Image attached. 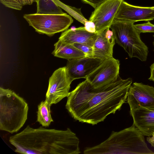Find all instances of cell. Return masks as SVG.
I'll list each match as a JSON object with an SVG mask.
<instances>
[{
  "mask_svg": "<svg viewBox=\"0 0 154 154\" xmlns=\"http://www.w3.org/2000/svg\"><path fill=\"white\" fill-rule=\"evenodd\" d=\"M132 82L131 78L115 81L95 88L85 79L69 92L66 108L75 119L97 124L114 114L126 101Z\"/></svg>",
  "mask_w": 154,
  "mask_h": 154,
  "instance_id": "obj_1",
  "label": "cell"
},
{
  "mask_svg": "<svg viewBox=\"0 0 154 154\" xmlns=\"http://www.w3.org/2000/svg\"><path fill=\"white\" fill-rule=\"evenodd\" d=\"M15 152L25 154H78L79 141L69 128L64 130L36 128L28 125L22 131L10 137Z\"/></svg>",
  "mask_w": 154,
  "mask_h": 154,
  "instance_id": "obj_2",
  "label": "cell"
},
{
  "mask_svg": "<svg viewBox=\"0 0 154 154\" xmlns=\"http://www.w3.org/2000/svg\"><path fill=\"white\" fill-rule=\"evenodd\" d=\"M85 154H154L148 147L144 135L133 124L118 132L112 131L106 140L86 148Z\"/></svg>",
  "mask_w": 154,
  "mask_h": 154,
  "instance_id": "obj_3",
  "label": "cell"
},
{
  "mask_svg": "<svg viewBox=\"0 0 154 154\" xmlns=\"http://www.w3.org/2000/svg\"><path fill=\"white\" fill-rule=\"evenodd\" d=\"M29 107L25 100L8 89L0 88V129L11 134L23 126Z\"/></svg>",
  "mask_w": 154,
  "mask_h": 154,
  "instance_id": "obj_4",
  "label": "cell"
},
{
  "mask_svg": "<svg viewBox=\"0 0 154 154\" xmlns=\"http://www.w3.org/2000/svg\"><path fill=\"white\" fill-rule=\"evenodd\" d=\"M134 23L115 19L110 28L116 43L124 49L130 58L136 57L145 61L149 52L148 48L141 40L140 34L135 29Z\"/></svg>",
  "mask_w": 154,
  "mask_h": 154,
  "instance_id": "obj_5",
  "label": "cell"
},
{
  "mask_svg": "<svg viewBox=\"0 0 154 154\" xmlns=\"http://www.w3.org/2000/svg\"><path fill=\"white\" fill-rule=\"evenodd\" d=\"M23 17L37 32L50 36L66 30L73 21L72 17L66 13L61 14H25Z\"/></svg>",
  "mask_w": 154,
  "mask_h": 154,
  "instance_id": "obj_6",
  "label": "cell"
},
{
  "mask_svg": "<svg viewBox=\"0 0 154 154\" xmlns=\"http://www.w3.org/2000/svg\"><path fill=\"white\" fill-rule=\"evenodd\" d=\"M72 81L66 66L57 69L49 78L45 100L51 105L67 97Z\"/></svg>",
  "mask_w": 154,
  "mask_h": 154,
  "instance_id": "obj_7",
  "label": "cell"
},
{
  "mask_svg": "<svg viewBox=\"0 0 154 154\" xmlns=\"http://www.w3.org/2000/svg\"><path fill=\"white\" fill-rule=\"evenodd\" d=\"M120 64L119 60L113 57L104 60L86 79L95 88L113 82L119 76Z\"/></svg>",
  "mask_w": 154,
  "mask_h": 154,
  "instance_id": "obj_8",
  "label": "cell"
},
{
  "mask_svg": "<svg viewBox=\"0 0 154 154\" xmlns=\"http://www.w3.org/2000/svg\"><path fill=\"white\" fill-rule=\"evenodd\" d=\"M124 0H106L95 8L89 20L95 24L97 33L109 28L115 19L120 5Z\"/></svg>",
  "mask_w": 154,
  "mask_h": 154,
  "instance_id": "obj_9",
  "label": "cell"
},
{
  "mask_svg": "<svg viewBox=\"0 0 154 154\" xmlns=\"http://www.w3.org/2000/svg\"><path fill=\"white\" fill-rule=\"evenodd\" d=\"M127 100L130 109L139 107H154V87L134 82L130 87Z\"/></svg>",
  "mask_w": 154,
  "mask_h": 154,
  "instance_id": "obj_10",
  "label": "cell"
},
{
  "mask_svg": "<svg viewBox=\"0 0 154 154\" xmlns=\"http://www.w3.org/2000/svg\"><path fill=\"white\" fill-rule=\"evenodd\" d=\"M103 61L96 58L85 57L68 60L66 67L69 76L73 81L86 79Z\"/></svg>",
  "mask_w": 154,
  "mask_h": 154,
  "instance_id": "obj_11",
  "label": "cell"
},
{
  "mask_svg": "<svg viewBox=\"0 0 154 154\" xmlns=\"http://www.w3.org/2000/svg\"><path fill=\"white\" fill-rule=\"evenodd\" d=\"M115 19L134 22L154 19V6L143 7L133 5L126 2H121Z\"/></svg>",
  "mask_w": 154,
  "mask_h": 154,
  "instance_id": "obj_12",
  "label": "cell"
},
{
  "mask_svg": "<svg viewBox=\"0 0 154 154\" xmlns=\"http://www.w3.org/2000/svg\"><path fill=\"white\" fill-rule=\"evenodd\" d=\"M115 44L113 33L109 28L97 33L93 46V58L103 61L112 57L113 49Z\"/></svg>",
  "mask_w": 154,
  "mask_h": 154,
  "instance_id": "obj_13",
  "label": "cell"
},
{
  "mask_svg": "<svg viewBox=\"0 0 154 154\" xmlns=\"http://www.w3.org/2000/svg\"><path fill=\"white\" fill-rule=\"evenodd\" d=\"M134 125L144 136H152L154 131V107H139L130 110Z\"/></svg>",
  "mask_w": 154,
  "mask_h": 154,
  "instance_id": "obj_14",
  "label": "cell"
},
{
  "mask_svg": "<svg viewBox=\"0 0 154 154\" xmlns=\"http://www.w3.org/2000/svg\"><path fill=\"white\" fill-rule=\"evenodd\" d=\"M97 35V33L89 32L82 26L67 29L61 33L59 40L67 44L79 43L93 47Z\"/></svg>",
  "mask_w": 154,
  "mask_h": 154,
  "instance_id": "obj_15",
  "label": "cell"
},
{
  "mask_svg": "<svg viewBox=\"0 0 154 154\" xmlns=\"http://www.w3.org/2000/svg\"><path fill=\"white\" fill-rule=\"evenodd\" d=\"M52 54L57 57L71 60L86 57L85 54L72 45L59 40L54 45Z\"/></svg>",
  "mask_w": 154,
  "mask_h": 154,
  "instance_id": "obj_16",
  "label": "cell"
},
{
  "mask_svg": "<svg viewBox=\"0 0 154 154\" xmlns=\"http://www.w3.org/2000/svg\"><path fill=\"white\" fill-rule=\"evenodd\" d=\"M36 14H61L65 13L61 8L52 0H38Z\"/></svg>",
  "mask_w": 154,
  "mask_h": 154,
  "instance_id": "obj_17",
  "label": "cell"
},
{
  "mask_svg": "<svg viewBox=\"0 0 154 154\" xmlns=\"http://www.w3.org/2000/svg\"><path fill=\"white\" fill-rule=\"evenodd\" d=\"M51 106L45 100L38 106L37 121L42 127H48L53 122L51 113Z\"/></svg>",
  "mask_w": 154,
  "mask_h": 154,
  "instance_id": "obj_18",
  "label": "cell"
},
{
  "mask_svg": "<svg viewBox=\"0 0 154 154\" xmlns=\"http://www.w3.org/2000/svg\"><path fill=\"white\" fill-rule=\"evenodd\" d=\"M54 2L61 8L63 9L69 14L84 25L88 20L85 18L81 12L80 9L67 5L59 0H53Z\"/></svg>",
  "mask_w": 154,
  "mask_h": 154,
  "instance_id": "obj_19",
  "label": "cell"
},
{
  "mask_svg": "<svg viewBox=\"0 0 154 154\" xmlns=\"http://www.w3.org/2000/svg\"><path fill=\"white\" fill-rule=\"evenodd\" d=\"M38 0H0L5 6L13 9L21 10L23 6L31 5Z\"/></svg>",
  "mask_w": 154,
  "mask_h": 154,
  "instance_id": "obj_20",
  "label": "cell"
},
{
  "mask_svg": "<svg viewBox=\"0 0 154 154\" xmlns=\"http://www.w3.org/2000/svg\"><path fill=\"white\" fill-rule=\"evenodd\" d=\"M134 26L140 34L141 32H154V25L149 21L142 24H134Z\"/></svg>",
  "mask_w": 154,
  "mask_h": 154,
  "instance_id": "obj_21",
  "label": "cell"
},
{
  "mask_svg": "<svg viewBox=\"0 0 154 154\" xmlns=\"http://www.w3.org/2000/svg\"><path fill=\"white\" fill-rule=\"evenodd\" d=\"M72 45L84 53L86 55V57L93 58V47L87 45L77 43Z\"/></svg>",
  "mask_w": 154,
  "mask_h": 154,
  "instance_id": "obj_22",
  "label": "cell"
},
{
  "mask_svg": "<svg viewBox=\"0 0 154 154\" xmlns=\"http://www.w3.org/2000/svg\"><path fill=\"white\" fill-rule=\"evenodd\" d=\"M84 27L88 32L94 33H96V27L94 23L92 21L87 20L85 22Z\"/></svg>",
  "mask_w": 154,
  "mask_h": 154,
  "instance_id": "obj_23",
  "label": "cell"
},
{
  "mask_svg": "<svg viewBox=\"0 0 154 154\" xmlns=\"http://www.w3.org/2000/svg\"><path fill=\"white\" fill-rule=\"evenodd\" d=\"M85 3L88 4L95 8L106 0H82Z\"/></svg>",
  "mask_w": 154,
  "mask_h": 154,
  "instance_id": "obj_24",
  "label": "cell"
},
{
  "mask_svg": "<svg viewBox=\"0 0 154 154\" xmlns=\"http://www.w3.org/2000/svg\"><path fill=\"white\" fill-rule=\"evenodd\" d=\"M146 140L151 144L152 146L154 147V131L153 132L152 137H147Z\"/></svg>",
  "mask_w": 154,
  "mask_h": 154,
  "instance_id": "obj_25",
  "label": "cell"
},
{
  "mask_svg": "<svg viewBox=\"0 0 154 154\" xmlns=\"http://www.w3.org/2000/svg\"><path fill=\"white\" fill-rule=\"evenodd\" d=\"M150 76L149 79L154 82V63L152 64L150 66Z\"/></svg>",
  "mask_w": 154,
  "mask_h": 154,
  "instance_id": "obj_26",
  "label": "cell"
},
{
  "mask_svg": "<svg viewBox=\"0 0 154 154\" xmlns=\"http://www.w3.org/2000/svg\"></svg>",
  "mask_w": 154,
  "mask_h": 154,
  "instance_id": "obj_27",
  "label": "cell"
}]
</instances>
